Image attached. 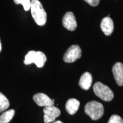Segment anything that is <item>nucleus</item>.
Returning <instances> with one entry per match:
<instances>
[{
  "instance_id": "obj_1",
  "label": "nucleus",
  "mask_w": 123,
  "mask_h": 123,
  "mask_svg": "<svg viewBox=\"0 0 123 123\" xmlns=\"http://www.w3.org/2000/svg\"><path fill=\"white\" fill-rule=\"evenodd\" d=\"M30 10L35 22L41 26H44L47 21V14L39 0H31Z\"/></svg>"
},
{
  "instance_id": "obj_2",
  "label": "nucleus",
  "mask_w": 123,
  "mask_h": 123,
  "mask_svg": "<svg viewBox=\"0 0 123 123\" xmlns=\"http://www.w3.org/2000/svg\"><path fill=\"white\" fill-rule=\"evenodd\" d=\"M84 112L93 120H98L104 114V107L102 104L96 101H92L86 104Z\"/></svg>"
},
{
  "instance_id": "obj_3",
  "label": "nucleus",
  "mask_w": 123,
  "mask_h": 123,
  "mask_svg": "<svg viewBox=\"0 0 123 123\" xmlns=\"http://www.w3.org/2000/svg\"><path fill=\"white\" fill-rule=\"evenodd\" d=\"M47 60L45 54L41 51H30L25 55L24 63L26 65L35 63L39 68L43 67Z\"/></svg>"
},
{
  "instance_id": "obj_4",
  "label": "nucleus",
  "mask_w": 123,
  "mask_h": 123,
  "mask_svg": "<svg viewBox=\"0 0 123 123\" xmlns=\"http://www.w3.org/2000/svg\"><path fill=\"white\" fill-rule=\"evenodd\" d=\"M95 95L105 101H111L114 98L112 91L105 84L101 82H96L93 87Z\"/></svg>"
},
{
  "instance_id": "obj_5",
  "label": "nucleus",
  "mask_w": 123,
  "mask_h": 123,
  "mask_svg": "<svg viewBox=\"0 0 123 123\" xmlns=\"http://www.w3.org/2000/svg\"><path fill=\"white\" fill-rule=\"evenodd\" d=\"M81 56V50L78 45H73L67 49L64 54L63 60L66 63H73Z\"/></svg>"
},
{
  "instance_id": "obj_6",
  "label": "nucleus",
  "mask_w": 123,
  "mask_h": 123,
  "mask_svg": "<svg viewBox=\"0 0 123 123\" xmlns=\"http://www.w3.org/2000/svg\"><path fill=\"white\" fill-rule=\"evenodd\" d=\"M44 121L45 123H53L61 114V111L54 105L44 107L43 109Z\"/></svg>"
},
{
  "instance_id": "obj_7",
  "label": "nucleus",
  "mask_w": 123,
  "mask_h": 123,
  "mask_svg": "<svg viewBox=\"0 0 123 123\" xmlns=\"http://www.w3.org/2000/svg\"><path fill=\"white\" fill-rule=\"evenodd\" d=\"M62 24L64 28L70 31H74L77 27L76 18L74 14L71 12H67L62 19Z\"/></svg>"
},
{
  "instance_id": "obj_8",
  "label": "nucleus",
  "mask_w": 123,
  "mask_h": 123,
  "mask_svg": "<svg viewBox=\"0 0 123 123\" xmlns=\"http://www.w3.org/2000/svg\"><path fill=\"white\" fill-rule=\"evenodd\" d=\"M33 99L36 104L39 107H46L54 105V100L51 99L47 95L42 93H37L34 95Z\"/></svg>"
},
{
  "instance_id": "obj_9",
  "label": "nucleus",
  "mask_w": 123,
  "mask_h": 123,
  "mask_svg": "<svg viewBox=\"0 0 123 123\" xmlns=\"http://www.w3.org/2000/svg\"><path fill=\"white\" fill-rule=\"evenodd\" d=\"M112 73L117 84L123 86V64L120 62H117L112 67Z\"/></svg>"
},
{
  "instance_id": "obj_10",
  "label": "nucleus",
  "mask_w": 123,
  "mask_h": 123,
  "mask_svg": "<svg viewBox=\"0 0 123 123\" xmlns=\"http://www.w3.org/2000/svg\"><path fill=\"white\" fill-rule=\"evenodd\" d=\"M100 27L104 34L110 35L114 30V25L112 19L110 17H104L101 21Z\"/></svg>"
},
{
  "instance_id": "obj_11",
  "label": "nucleus",
  "mask_w": 123,
  "mask_h": 123,
  "mask_svg": "<svg viewBox=\"0 0 123 123\" xmlns=\"http://www.w3.org/2000/svg\"><path fill=\"white\" fill-rule=\"evenodd\" d=\"M92 76L88 72H86L81 75L79 81V85L83 90H88L91 86Z\"/></svg>"
},
{
  "instance_id": "obj_12",
  "label": "nucleus",
  "mask_w": 123,
  "mask_h": 123,
  "mask_svg": "<svg viewBox=\"0 0 123 123\" xmlns=\"http://www.w3.org/2000/svg\"><path fill=\"white\" fill-rule=\"evenodd\" d=\"M80 106V102L76 99L68 100L66 104V110L69 114L74 115L78 111Z\"/></svg>"
},
{
  "instance_id": "obj_13",
  "label": "nucleus",
  "mask_w": 123,
  "mask_h": 123,
  "mask_svg": "<svg viewBox=\"0 0 123 123\" xmlns=\"http://www.w3.org/2000/svg\"><path fill=\"white\" fill-rule=\"evenodd\" d=\"M15 114V111L12 109L4 112L0 116V123H8L12 120Z\"/></svg>"
},
{
  "instance_id": "obj_14",
  "label": "nucleus",
  "mask_w": 123,
  "mask_h": 123,
  "mask_svg": "<svg viewBox=\"0 0 123 123\" xmlns=\"http://www.w3.org/2000/svg\"><path fill=\"white\" fill-rule=\"evenodd\" d=\"M9 107V101L6 97L0 92V113L7 110Z\"/></svg>"
},
{
  "instance_id": "obj_15",
  "label": "nucleus",
  "mask_w": 123,
  "mask_h": 123,
  "mask_svg": "<svg viewBox=\"0 0 123 123\" xmlns=\"http://www.w3.org/2000/svg\"><path fill=\"white\" fill-rule=\"evenodd\" d=\"M14 2L15 4H21L24 7L25 11H28L30 9L31 6V0H14Z\"/></svg>"
},
{
  "instance_id": "obj_16",
  "label": "nucleus",
  "mask_w": 123,
  "mask_h": 123,
  "mask_svg": "<svg viewBox=\"0 0 123 123\" xmlns=\"http://www.w3.org/2000/svg\"><path fill=\"white\" fill-rule=\"evenodd\" d=\"M108 123H123V120L117 115H113L111 116Z\"/></svg>"
},
{
  "instance_id": "obj_17",
  "label": "nucleus",
  "mask_w": 123,
  "mask_h": 123,
  "mask_svg": "<svg viewBox=\"0 0 123 123\" xmlns=\"http://www.w3.org/2000/svg\"><path fill=\"white\" fill-rule=\"evenodd\" d=\"M92 6H96L100 3V0H84Z\"/></svg>"
},
{
  "instance_id": "obj_18",
  "label": "nucleus",
  "mask_w": 123,
  "mask_h": 123,
  "mask_svg": "<svg viewBox=\"0 0 123 123\" xmlns=\"http://www.w3.org/2000/svg\"><path fill=\"white\" fill-rule=\"evenodd\" d=\"M53 123H63L62 122V121H59V120H58V121H55L53 122Z\"/></svg>"
},
{
  "instance_id": "obj_19",
  "label": "nucleus",
  "mask_w": 123,
  "mask_h": 123,
  "mask_svg": "<svg viewBox=\"0 0 123 123\" xmlns=\"http://www.w3.org/2000/svg\"><path fill=\"white\" fill-rule=\"evenodd\" d=\"M1 50H2V44H1V40H0V52L1 51Z\"/></svg>"
}]
</instances>
